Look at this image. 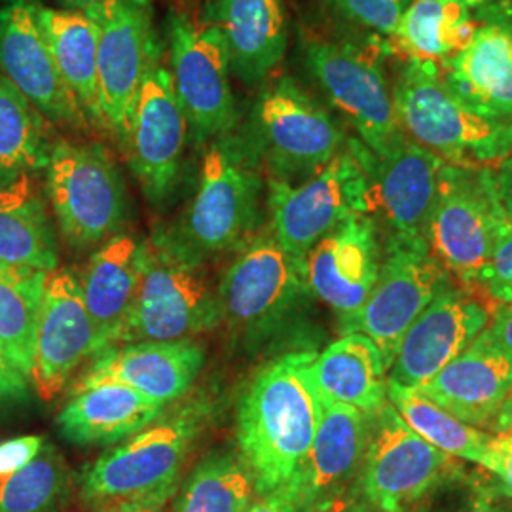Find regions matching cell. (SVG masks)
Here are the masks:
<instances>
[{"instance_id":"1","label":"cell","mask_w":512,"mask_h":512,"mask_svg":"<svg viewBox=\"0 0 512 512\" xmlns=\"http://www.w3.org/2000/svg\"><path fill=\"white\" fill-rule=\"evenodd\" d=\"M315 351H291L264 366L238 412L241 459L258 495L289 488L317 435L323 401L311 378Z\"/></svg>"},{"instance_id":"2","label":"cell","mask_w":512,"mask_h":512,"mask_svg":"<svg viewBox=\"0 0 512 512\" xmlns=\"http://www.w3.org/2000/svg\"><path fill=\"white\" fill-rule=\"evenodd\" d=\"M219 293L205 258L188 249L171 228L141 241L139 287L120 344L173 342L217 329Z\"/></svg>"},{"instance_id":"3","label":"cell","mask_w":512,"mask_h":512,"mask_svg":"<svg viewBox=\"0 0 512 512\" xmlns=\"http://www.w3.org/2000/svg\"><path fill=\"white\" fill-rule=\"evenodd\" d=\"M262 162L247 129L207 145L196 194L179 226L171 228L196 255L239 251L262 222Z\"/></svg>"},{"instance_id":"4","label":"cell","mask_w":512,"mask_h":512,"mask_svg":"<svg viewBox=\"0 0 512 512\" xmlns=\"http://www.w3.org/2000/svg\"><path fill=\"white\" fill-rule=\"evenodd\" d=\"M207 414L205 403L184 404L103 454L82 476V501L93 511L122 503L164 507L177 488Z\"/></svg>"},{"instance_id":"5","label":"cell","mask_w":512,"mask_h":512,"mask_svg":"<svg viewBox=\"0 0 512 512\" xmlns=\"http://www.w3.org/2000/svg\"><path fill=\"white\" fill-rule=\"evenodd\" d=\"M302 50L313 80L370 152L384 156L403 143L406 135L385 73L384 40L306 33Z\"/></svg>"},{"instance_id":"6","label":"cell","mask_w":512,"mask_h":512,"mask_svg":"<svg viewBox=\"0 0 512 512\" xmlns=\"http://www.w3.org/2000/svg\"><path fill=\"white\" fill-rule=\"evenodd\" d=\"M393 103L404 135L446 164L486 169L512 154V122L467 109L444 86L433 63H404Z\"/></svg>"},{"instance_id":"7","label":"cell","mask_w":512,"mask_h":512,"mask_svg":"<svg viewBox=\"0 0 512 512\" xmlns=\"http://www.w3.org/2000/svg\"><path fill=\"white\" fill-rule=\"evenodd\" d=\"M217 293L230 336L258 348L281 334L310 296L306 262L289 255L272 230L258 232L239 249Z\"/></svg>"},{"instance_id":"8","label":"cell","mask_w":512,"mask_h":512,"mask_svg":"<svg viewBox=\"0 0 512 512\" xmlns=\"http://www.w3.org/2000/svg\"><path fill=\"white\" fill-rule=\"evenodd\" d=\"M44 173L59 234L73 249L86 251L118 236L128 217V192L107 148L57 141Z\"/></svg>"},{"instance_id":"9","label":"cell","mask_w":512,"mask_h":512,"mask_svg":"<svg viewBox=\"0 0 512 512\" xmlns=\"http://www.w3.org/2000/svg\"><path fill=\"white\" fill-rule=\"evenodd\" d=\"M247 133L268 179L306 181L348 145L338 120L291 76H279L256 99Z\"/></svg>"},{"instance_id":"10","label":"cell","mask_w":512,"mask_h":512,"mask_svg":"<svg viewBox=\"0 0 512 512\" xmlns=\"http://www.w3.org/2000/svg\"><path fill=\"white\" fill-rule=\"evenodd\" d=\"M270 230L277 243L300 260L334 228L368 215L365 145L348 139L329 164L302 183L268 179Z\"/></svg>"},{"instance_id":"11","label":"cell","mask_w":512,"mask_h":512,"mask_svg":"<svg viewBox=\"0 0 512 512\" xmlns=\"http://www.w3.org/2000/svg\"><path fill=\"white\" fill-rule=\"evenodd\" d=\"M448 275L425 238L387 236L378 281L365 306L340 319V332H357L372 340L389 370L406 330L439 294L450 289Z\"/></svg>"},{"instance_id":"12","label":"cell","mask_w":512,"mask_h":512,"mask_svg":"<svg viewBox=\"0 0 512 512\" xmlns=\"http://www.w3.org/2000/svg\"><path fill=\"white\" fill-rule=\"evenodd\" d=\"M165 29L171 61L169 71L186 116L188 137L196 147L209 145L238 126L224 38L215 27L179 12L169 14Z\"/></svg>"},{"instance_id":"13","label":"cell","mask_w":512,"mask_h":512,"mask_svg":"<svg viewBox=\"0 0 512 512\" xmlns=\"http://www.w3.org/2000/svg\"><path fill=\"white\" fill-rule=\"evenodd\" d=\"M162 57L164 48L158 44L150 55L126 137L120 143L133 177L156 207L169 202L179 188L188 141L186 116Z\"/></svg>"},{"instance_id":"14","label":"cell","mask_w":512,"mask_h":512,"mask_svg":"<svg viewBox=\"0 0 512 512\" xmlns=\"http://www.w3.org/2000/svg\"><path fill=\"white\" fill-rule=\"evenodd\" d=\"M505 224L486 169L446 164L425 230L433 256L461 283H476Z\"/></svg>"},{"instance_id":"15","label":"cell","mask_w":512,"mask_h":512,"mask_svg":"<svg viewBox=\"0 0 512 512\" xmlns=\"http://www.w3.org/2000/svg\"><path fill=\"white\" fill-rule=\"evenodd\" d=\"M84 12L99 29V124L122 143L150 55L160 44L150 4L148 0H107Z\"/></svg>"},{"instance_id":"16","label":"cell","mask_w":512,"mask_h":512,"mask_svg":"<svg viewBox=\"0 0 512 512\" xmlns=\"http://www.w3.org/2000/svg\"><path fill=\"white\" fill-rule=\"evenodd\" d=\"M458 471L450 456L418 437L391 403L372 423L361 473L366 503L378 512H404Z\"/></svg>"},{"instance_id":"17","label":"cell","mask_w":512,"mask_h":512,"mask_svg":"<svg viewBox=\"0 0 512 512\" xmlns=\"http://www.w3.org/2000/svg\"><path fill=\"white\" fill-rule=\"evenodd\" d=\"M0 74L50 124L86 126V114L55 67L37 0H0Z\"/></svg>"},{"instance_id":"18","label":"cell","mask_w":512,"mask_h":512,"mask_svg":"<svg viewBox=\"0 0 512 512\" xmlns=\"http://www.w3.org/2000/svg\"><path fill=\"white\" fill-rule=\"evenodd\" d=\"M101 353L97 330L86 310L80 281L69 268L48 274L37 338L31 382L44 401L57 397L76 370Z\"/></svg>"},{"instance_id":"19","label":"cell","mask_w":512,"mask_h":512,"mask_svg":"<svg viewBox=\"0 0 512 512\" xmlns=\"http://www.w3.org/2000/svg\"><path fill=\"white\" fill-rule=\"evenodd\" d=\"M374 418L348 404L323 403L310 454L293 484L298 512H332L361 482Z\"/></svg>"},{"instance_id":"20","label":"cell","mask_w":512,"mask_h":512,"mask_svg":"<svg viewBox=\"0 0 512 512\" xmlns=\"http://www.w3.org/2000/svg\"><path fill=\"white\" fill-rule=\"evenodd\" d=\"M475 37L440 78L467 109L512 122V0L475 8Z\"/></svg>"},{"instance_id":"21","label":"cell","mask_w":512,"mask_h":512,"mask_svg":"<svg viewBox=\"0 0 512 512\" xmlns=\"http://www.w3.org/2000/svg\"><path fill=\"white\" fill-rule=\"evenodd\" d=\"M368 217L382 220L389 236L425 238L446 162L412 139L384 156L365 147Z\"/></svg>"},{"instance_id":"22","label":"cell","mask_w":512,"mask_h":512,"mask_svg":"<svg viewBox=\"0 0 512 512\" xmlns=\"http://www.w3.org/2000/svg\"><path fill=\"white\" fill-rule=\"evenodd\" d=\"M490 325L486 308L458 291L439 294L406 330L389 380L418 389L469 348Z\"/></svg>"},{"instance_id":"23","label":"cell","mask_w":512,"mask_h":512,"mask_svg":"<svg viewBox=\"0 0 512 512\" xmlns=\"http://www.w3.org/2000/svg\"><path fill=\"white\" fill-rule=\"evenodd\" d=\"M311 294L338 313V321L357 313L372 293L382 264L378 224L357 215L319 239L306 255Z\"/></svg>"},{"instance_id":"24","label":"cell","mask_w":512,"mask_h":512,"mask_svg":"<svg viewBox=\"0 0 512 512\" xmlns=\"http://www.w3.org/2000/svg\"><path fill=\"white\" fill-rule=\"evenodd\" d=\"M203 361L205 351L194 340L122 344L99 353L74 389L112 382L167 406L186 395Z\"/></svg>"},{"instance_id":"25","label":"cell","mask_w":512,"mask_h":512,"mask_svg":"<svg viewBox=\"0 0 512 512\" xmlns=\"http://www.w3.org/2000/svg\"><path fill=\"white\" fill-rule=\"evenodd\" d=\"M202 23L219 31L230 71L249 88L274 73L287 52L285 0H207Z\"/></svg>"},{"instance_id":"26","label":"cell","mask_w":512,"mask_h":512,"mask_svg":"<svg viewBox=\"0 0 512 512\" xmlns=\"http://www.w3.org/2000/svg\"><path fill=\"white\" fill-rule=\"evenodd\" d=\"M418 391L471 427L494 425L511 399L512 357L478 334L458 359Z\"/></svg>"},{"instance_id":"27","label":"cell","mask_w":512,"mask_h":512,"mask_svg":"<svg viewBox=\"0 0 512 512\" xmlns=\"http://www.w3.org/2000/svg\"><path fill=\"white\" fill-rule=\"evenodd\" d=\"M156 403L126 385H90L74 389L57 416L59 433L76 446H107L129 439L164 414Z\"/></svg>"},{"instance_id":"28","label":"cell","mask_w":512,"mask_h":512,"mask_svg":"<svg viewBox=\"0 0 512 512\" xmlns=\"http://www.w3.org/2000/svg\"><path fill=\"white\" fill-rule=\"evenodd\" d=\"M139 270L141 241L118 234L93 253L82 279H78L101 353L120 344L139 287Z\"/></svg>"},{"instance_id":"29","label":"cell","mask_w":512,"mask_h":512,"mask_svg":"<svg viewBox=\"0 0 512 512\" xmlns=\"http://www.w3.org/2000/svg\"><path fill=\"white\" fill-rule=\"evenodd\" d=\"M387 368L363 334H342L323 353L315 355L311 378L323 403L348 404L376 418L387 404Z\"/></svg>"},{"instance_id":"30","label":"cell","mask_w":512,"mask_h":512,"mask_svg":"<svg viewBox=\"0 0 512 512\" xmlns=\"http://www.w3.org/2000/svg\"><path fill=\"white\" fill-rule=\"evenodd\" d=\"M475 12L461 0H412L397 31L384 40L387 57L444 67L475 37Z\"/></svg>"},{"instance_id":"31","label":"cell","mask_w":512,"mask_h":512,"mask_svg":"<svg viewBox=\"0 0 512 512\" xmlns=\"http://www.w3.org/2000/svg\"><path fill=\"white\" fill-rule=\"evenodd\" d=\"M0 262L46 274L57 270L54 224L33 177L0 184Z\"/></svg>"},{"instance_id":"32","label":"cell","mask_w":512,"mask_h":512,"mask_svg":"<svg viewBox=\"0 0 512 512\" xmlns=\"http://www.w3.org/2000/svg\"><path fill=\"white\" fill-rule=\"evenodd\" d=\"M38 19L55 67L88 120L99 122L97 46L99 29L88 12L38 4Z\"/></svg>"},{"instance_id":"33","label":"cell","mask_w":512,"mask_h":512,"mask_svg":"<svg viewBox=\"0 0 512 512\" xmlns=\"http://www.w3.org/2000/svg\"><path fill=\"white\" fill-rule=\"evenodd\" d=\"M48 120L0 74V184L44 171L52 143Z\"/></svg>"},{"instance_id":"34","label":"cell","mask_w":512,"mask_h":512,"mask_svg":"<svg viewBox=\"0 0 512 512\" xmlns=\"http://www.w3.org/2000/svg\"><path fill=\"white\" fill-rule=\"evenodd\" d=\"M46 279V272L0 262V349L29 380Z\"/></svg>"},{"instance_id":"35","label":"cell","mask_w":512,"mask_h":512,"mask_svg":"<svg viewBox=\"0 0 512 512\" xmlns=\"http://www.w3.org/2000/svg\"><path fill=\"white\" fill-rule=\"evenodd\" d=\"M387 399L418 437L450 458L465 459L482 467L492 435L454 418L418 389L395 384L389 378Z\"/></svg>"},{"instance_id":"36","label":"cell","mask_w":512,"mask_h":512,"mask_svg":"<svg viewBox=\"0 0 512 512\" xmlns=\"http://www.w3.org/2000/svg\"><path fill=\"white\" fill-rule=\"evenodd\" d=\"M255 494L253 476L243 459L215 452L186 478L175 512H247Z\"/></svg>"},{"instance_id":"37","label":"cell","mask_w":512,"mask_h":512,"mask_svg":"<svg viewBox=\"0 0 512 512\" xmlns=\"http://www.w3.org/2000/svg\"><path fill=\"white\" fill-rule=\"evenodd\" d=\"M69 497V469L46 442L29 465L0 476V512H59Z\"/></svg>"},{"instance_id":"38","label":"cell","mask_w":512,"mask_h":512,"mask_svg":"<svg viewBox=\"0 0 512 512\" xmlns=\"http://www.w3.org/2000/svg\"><path fill=\"white\" fill-rule=\"evenodd\" d=\"M412 0H325L330 12L363 37H391Z\"/></svg>"},{"instance_id":"39","label":"cell","mask_w":512,"mask_h":512,"mask_svg":"<svg viewBox=\"0 0 512 512\" xmlns=\"http://www.w3.org/2000/svg\"><path fill=\"white\" fill-rule=\"evenodd\" d=\"M476 283L501 304L512 302V220L505 219L492 256Z\"/></svg>"},{"instance_id":"40","label":"cell","mask_w":512,"mask_h":512,"mask_svg":"<svg viewBox=\"0 0 512 512\" xmlns=\"http://www.w3.org/2000/svg\"><path fill=\"white\" fill-rule=\"evenodd\" d=\"M482 467L499 480L497 494L512 499V429L490 437Z\"/></svg>"},{"instance_id":"41","label":"cell","mask_w":512,"mask_h":512,"mask_svg":"<svg viewBox=\"0 0 512 512\" xmlns=\"http://www.w3.org/2000/svg\"><path fill=\"white\" fill-rule=\"evenodd\" d=\"M46 439L40 435H25L0 440V476L12 475L29 465L44 450Z\"/></svg>"},{"instance_id":"42","label":"cell","mask_w":512,"mask_h":512,"mask_svg":"<svg viewBox=\"0 0 512 512\" xmlns=\"http://www.w3.org/2000/svg\"><path fill=\"white\" fill-rule=\"evenodd\" d=\"M29 397V378L8 361L0 349V408L23 403Z\"/></svg>"},{"instance_id":"43","label":"cell","mask_w":512,"mask_h":512,"mask_svg":"<svg viewBox=\"0 0 512 512\" xmlns=\"http://www.w3.org/2000/svg\"><path fill=\"white\" fill-rule=\"evenodd\" d=\"M486 177L501 215L512 220V154L494 167H486Z\"/></svg>"},{"instance_id":"44","label":"cell","mask_w":512,"mask_h":512,"mask_svg":"<svg viewBox=\"0 0 512 512\" xmlns=\"http://www.w3.org/2000/svg\"><path fill=\"white\" fill-rule=\"evenodd\" d=\"M480 336L512 357V302L501 306V310L495 313L494 321L480 332Z\"/></svg>"},{"instance_id":"45","label":"cell","mask_w":512,"mask_h":512,"mask_svg":"<svg viewBox=\"0 0 512 512\" xmlns=\"http://www.w3.org/2000/svg\"><path fill=\"white\" fill-rule=\"evenodd\" d=\"M247 512H298V509L293 495L283 488L272 494L258 495V499Z\"/></svg>"},{"instance_id":"46","label":"cell","mask_w":512,"mask_h":512,"mask_svg":"<svg viewBox=\"0 0 512 512\" xmlns=\"http://www.w3.org/2000/svg\"><path fill=\"white\" fill-rule=\"evenodd\" d=\"M95 512H162V507L154 503H122Z\"/></svg>"},{"instance_id":"47","label":"cell","mask_w":512,"mask_h":512,"mask_svg":"<svg viewBox=\"0 0 512 512\" xmlns=\"http://www.w3.org/2000/svg\"><path fill=\"white\" fill-rule=\"evenodd\" d=\"M495 429H499L501 433L503 431H511L512 429V395L511 399L507 401V404L501 408L497 420L494 421Z\"/></svg>"},{"instance_id":"48","label":"cell","mask_w":512,"mask_h":512,"mask_svg":"<svg viewBox=\"0 0 512 512\" xmlns=\"http://www.w3.org/2000/svg\"><path fill=\"white\" fill-rule=\"evenodd\" d=\"M461 512H507L503 511V509H499V507H495L492 505L486 497H476L475 501H471V505L469 507H465Z\"/></svg>"},{"instance_id":"49","label":"cell","mask_w":512,"mask_h":512,"mask_svg":"<svg viewBox=\"0 0 512 512\" xmlns=\"http://www.w3.org/2000/svg\"><path fill=\"white\" fill-rule=\"evenodd\" d=\"M59 2L65 6V10H80V12H84V10H90L93 6H99V4H103L107 0H59Z\"/></svg>"},{"instance_id":"50","label":"cell","mask_w":512,"mask_h":512,"mask_svg":"<svg viewBox=\"0 0 512 512\" xmlns=\"http://www.w3.org/2000/svg\"><path fill=\"white\" fill-rule=\"evenodd\" d=\"M344 512H378L372 505H368V503H355V505H351Z\"/></svg>"},{"instance_id":"51","label":"cell","mask_w":512,"mask_h":512,"mask_svg":"<svg viewBox=\"0 0 512 512\" xmlns=\"http://www.w3.org/2000/svg\"><path fill=\"white\" fill-rule=\"evenodd\" d=\"M461 2H465V4L471 6V8H480V6H486V4H490V2H494V0H461Z\"/></svg>"}]
</instances>
